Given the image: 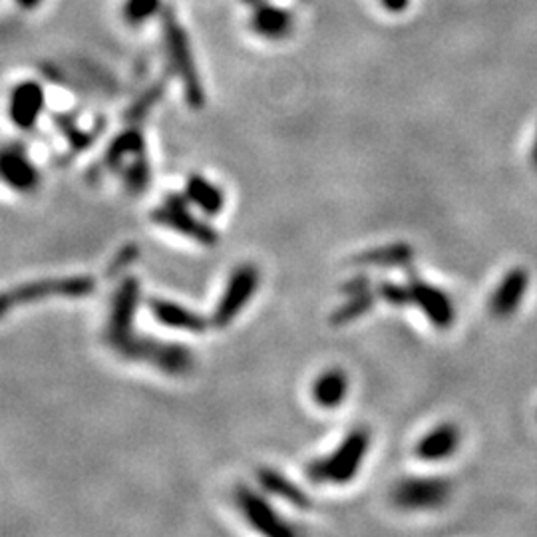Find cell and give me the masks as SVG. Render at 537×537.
<instances>
[{"instance_id": "6da1fadb", "label": "cell", "mask_w": 537, "mask_h": 537, "mask_svg": "<svg viewBox=\"0 0 537 537\" xmlns=\"http://www.w3.org/2000/svg\"><path fill=\"white\" fill-rule=\"evenodd\" d=\"M370 448V430L354 428L329 456H321L306 466V478L314 484H349L359 476Z\"/></svg>"}, {"instance_id": "7a4b0ae2", "label": "cell", "mask_w": 537, "mask_h": 537, "mask_svg": "<svg viewBox=\"0 0 537 537\" xmlns=\"http://www.w3.org/2000/svg\"><path fill=\"white\" fill-rule=\"evenodd\" d=\"M161 36H164V46L171 70L176 72L181 86H184L187 105L191 110H201L205 105L204 82H201L186 28L179 24L177 16L171 8L161 13Z\"/></svg>"}, {"instance_id": "3957f363", "label": "cell", "mask_w": 537, "mask_h": 537, "mask_svg": "<svg viewBox=\"0 0 537 537\" xmlns=\"http://www.w3.org/2000/svg\"><path fill=\"white\" fill-rule=\"evenodd\" d=\"M112 350L120 354L122 359L133 362H146L150 367L158 369L171 377H184L196 367V357L186 344L159 341L153 337L132 332L130 337L114 344Z\"/></svg>"}, {"instance_id": "277c9868", "label": "cell", "mask_w": 537, "mask_h": 537, "mask_svg": "<svg viewBox=\"0 0 537 537\" xmlns=\"http://www.w3.org/2000/svg\"><path fill=\"white\" fill-rule=\"evenodd\" d=\"M96 289V281L92 277L74 275L62 277V279H46L34 281L21 287H13L0 293V319L6 316L18 306H28L32 303H41L54 296H64V299H78V296L90 295Z\"/></svg>"}, {"instance_id": "5b68a950", "label": "cell", "mask_w": 537, "mask_h": 537, "mask_svg": "<svg viewBox=\"0 0 537 537\" xmlns=\"http://www.w3.org/2000/svg\"><path fill=\"white\" fill-rule=\"evenodd\" d=\"M151 222L205 247L219 243L217 229L191 214L189 199L184 194L166 196L161 205L151 211Z\"/></svg>"}, {"instance_id": "8992f818", "label": "cell", "mask_w": 537, "mask_h": 537, "mask_svg": "<svg viewBox=\"0 0 537 537\" xmlns=\"http://www.w3.org/2000/svg\"><path fill=\"white\" fill-rule=\"evenodd\" d=\"M259 281H261V275H259V268L253 263H241L233 268V273L229 275L225 289L222 293V299H219L214 316H211V324L215 329H225L232 324L239 313H241L245 306L251 303L259 289Z\"/></svg>"}, {"instance_id": "52a82bcc", "label": "cell", "mask_w": 537, "mask_h": 537, "mask_svg": "<svg viewBox=\"0 0 537 537\" xmlns=\"http://www.w3.org/2000/svg\"><path fill=\"white\" fill-rule=\"evenodd\" d=\"M452 496V482L446 478H405L392 490V502L405 512H432Z\"/></svg>"}, {"instance_id": "ba28073f", "label": "cell", "mask_w": 537, "mask_h": 537, "mask_svg": "<svg viewBox=\"0 0 537 537\" xmlns=\"http://www.w3.org/2000/svg\"><path fill=\"white\" fill-rule=\"evenodd\" d=\"M141 299V287L136 277H126L122 279L116 293L112 296L108 323L104 329V341L112 349L136 331V313Z\"/></svg>"}, {"instance_id": "9c48e42d", "label": "cell", "mask_w": 537, "mask_h": 537, "mask_svg": "<svg viewBox=\"0 0 537 537\" xmlns=\"http://www.w3.org/2000/svg\"><path fill=\"white\" fill-rule=\"evenodd\" d=\"M0 186L16 196H32L42 186V171L24 148H0Z\"/></svg>"}, {"instance_id": "30bf717a", "label": "cell", "mask_w": 537, "mask_h": 537, "mask_svg": "<svg viewBox=\"0 0 537 537\" xmlns=\"http://www.w3.org/2000/svg\"><path fill=\"white\" fill-rule=\"evenodd\" d=\"M408 285L412 293V305H416L426 316L428 323L440 331H448L456 323V306L452 299L414 271V267H408Z\"/></svg>"}, {"instance_id": "8fae6325", "label": "cell", "mask_w": 537, "mask_h": 537, "mask_svg": "<svg viewBox=\"0 0 537 537\" xmlns=\"http://www.w3.org/2000/svg\"><path fill=\"white\" fill-rule=\"evenodd\" d=\"M235 504L239 512L243 514L247 523L257 530L259 533L268 537H289L295 535L296 530L293 525L283 520V515L273 510V505L268 504L261 494H257L251 487L239 486L235 492Z\"/></svg>"}, {"instance_id": "7c38bea8", "label": "cell", "mask_w": 537, "mask_h": 537, "mask_svg": "<svg viewBox=\"0 0 537 537\" xmlns=\"http://www.w3.org/2000/svg\"><path fill=\"white\" fill-rule=\"evenodd\" d=\"M44 105L46 94L42 86L34 80L21 82L11 92V100H8V118H11L14 128L28 132L36 126L38 120H41Z\"/></svg>"}, {"instance_id": "4fadbf2b", "label": "cell", "mask_w": 537, "mask_h": 537, "mask_svg": "<svg viewBox=\"0 0 537 537\" xmlns=\"http://www.w3.org/2000/svg\"><path fill=\"white\" fill-rule=\"evenodd\" d=\"M251 8V31L265 41H285L295 31V16L267 0H243Z\"/></svg>"}, {"instance_id": "5bb4252c", "label": "cell", "mask_w": 537, "mask_h": 537, "mask_svg": "<svg viewBox=\"0 0 537 537\" xmlns=\"http://www.w3.org/2000/svg\"><path fill=\"white\" fill-rule=\"evenodd\" d=\"M530 287V273L523 267H514L504 275L500 285L496 287L490 299V313L494 319L505 321L514 316V313L520 309L523 296Z\"/></svg>"}, {"instance_id": "9a60e30c", "label": "cell", "mask_w": 537, "mask_h": 537, "mask_svg": "<svg viewBox=\"0 0 537 537\" xmlns=\"http://www.w3.org/2000/svg\"><path fill=\"white\" fill-rule=\"evenodd\" d=\"M460 444H462V432L452 422H442V424L434 426L430 432L422 436L414 446V456L420 462L438 464L444 460L452 458Z\"/></svg>"}, {"instance_id": "2e32d148", "label": "cell", "mask_w": 537, "mask_h": 537, "mask_svg": "<svg viewBox=\"0 0 537 537\" xmlns=\"http://www.w3.org/2000/svg\"><path fill=\"white\" fill-rule=\"evenodd\" d=\"M148 306H150V313L153 319L169 329L204 334L211 324V321H207L204 314L191 311V309H187V306L179 305V303L159 299V296H156V299H150Z\"/></svg>"}, {"instance_id": "e0dca14e", "label": "cell", "mask_w": 537, "mask_h": 537, "mask_svg": "<svg viewBox=\"0 0 537 537\" xmlns=\"http://www.w3.org/2000/svg\"><path fill=\"white\" fill-rule=\"evenodd\" d=\"M255 478H257L259 487H261L263 492L279 497V500H283L287 504H291L293 507H296V510H311V505H313L311 496L306 494L301 486H296L293 479L281 474L279 469L259 468Z\"/></svg>"}, {"instance_id": "ac0fdd59", "label": "cell", "mask_w": 537, "mask_h": 537, "mask_svg": "<svg viewBox=\"0 0 537 537\" xmlns=\"http://www.w3.org/2000/svg\"><path fill=\"white\" fill-rule=\"evenodd\" d=\"M349 396V374L342 369H327L316 377L313 385V400L316 406L324 410H334Z\"/></svg>"}, {"instance_id": "d6986e66", "label": "cell", "mask_w": 537, "mask_h": 537, "mask_svg": "<svg viewBox=\"0 0 537 537\" xmlns=\"http://www.w3.org/2000/svg\"><path fill=\"white\" fill-rule=\"evenodd\" d=\"M414 247L405 241L387 243L380 247L367 249V251L359 253L354 257V265L359 267H380V268H396L405 267L408 268L414 263Z\"/></svg>"}, {"instance_id": "ffe728a7", "label": "cell", "mask_w": 537, "mask_h": 537, "mask_svg": "<svg viewBox=\"0 0 537 537\" xmlns=\"http://www.w3.org/2000/svg\"><path fill=\"white\" fill-rule=\"evenodd\" d=\"M186 197L191 205L199 207L207 217H217L225 207V194L214 181L191 174L186 181Z\"/></svg>"}, {"instance_id": "44dd1931", "label": "cell", "mask_w": 537, "mask_h": 537, "mask_svg": "<svg viewBox=\"0 0 537 537\" xmlns=\"http://www.w3.org/2000/svg\"><path fill=\"white\" fill-rule=\"evenodd\" d=\"M146 153V140H143V133L132 126L128 130H123L120 136L110 143L108 151H105V166H108L112 171H118L126 166L128 158H138Z\"/></svg>"}, {"instance_id": "7402d4cb", "label": "cell", "mask_w": 537, "mask_h": 537, "mask_svg": "<svg viewBox=\"0 0 537 537\" xmlns=\"http://www.w3.org/2000/svg\"><path fill=\"white\" fill-rule=\"evenodd\" d=\"M377 299H378V295L372 289L367 293L347 296V301L341 303L337 309L331 313V324H334V327H342V324L359 321L360 316H364L372 309Z\"/></svg>"}, {"instance_id": "603a6c76", "label": "cell", "mask_w": 537, "mask_h": 537, "mask_svg": "<svg viewBox=\"0 0 537 537\" xmlns=\"http://www.w3.org/2000/svg\"><path fill=\"white\" fill-rule=\"evenodd\" d=\"M120 174H122L123 184H126L130 194H141V191L148 187L150 179H151V168H150L146 153H143V156L133 158L130 164L122 168Z\"/></svg>"}, {"instance_id": "cb8c5ba5", "label": "cell", "mask_w": 537, "mask_h": 537, "mask_svg": "<svg viewBox=\"0 0 537 537\" xmlns=\"http://www.w3.org/2000/svg\"><path fill=\"white\" fill-rule=\"evenodd\" d=\"M122 11L123 21L132 26H140L161 11V0H126Z\"/></svg>"}, {"instance_id": "d4e9b609", "label": "cell", "mask_w": 537, "mask_h": 537, "mask_svg": "<svg viewBox=\"0 0 537 537\" xmlns=\"http://www.w3.org/2000/svg\"><path fill=\"white\" fill-rule=\"evenodd\" d=\"M377 295L378 299L392 306H406L412 305V293H410V285H402L395 281H380L377 287Z\"/></svg>"}, {"instance_id": "484cf974", "label": "cell", "mask_w": 537, "mask_h": 537, "mask_svg": "<svg viewBox=\"0 0 537 537\" xmlns=\"http://www.w3.org/2000/svg\"><path fill=\"white\" fill-rule=\"evenodd\" d=\"M159 98H161V86H156V88H151V90H148L146 94H143L140 98V102L133 104L130 114H128L132 123H136L140 118L146 116V114L150 112V108H153V104H156Z\"/></svg>"}, {"instance_id": "4316f807", "label": "cell", "mask_w": 537, "mask_h": 537, "mask_svg": "<svg viewBox=\"0 0 537 537\" xmlns=\"http://www.w3.org/2000/svg\"><path fill=\"white\" fill-rule=\"evenodd\" d=\"M372 289V281L367 273H357L350 279L344 281L341 285V293L344 296H350V295H359V293H367Z\"/></svg>"}, {"instance_id": "83f0119b", "label": "cell", "mask_w": 537, "mask_h": 537, "mask_svg": "<svg viewBox=\"0 0 537 537\" xmlns=\"http://www.w3.org/2000/svg\"><path fill=\"white\" fill-rule=\"evenodd\" d=\"M380 3H382V6L387 8L388 13L398 14V13H405L406 11L408 5H410V0H380Z\"/></svg>"}, {"instance_id": "f1b7e54d", "label": "cell", "mask_w": 537, "mask_h": 537, "mask_svg": "<svg viewBox=\"0 0 537 537\" xmlns=\"http://www.w3.org/2000/svg\"><path fill=\"white\" fill-rule=\"evenodd\" d=\"M18 5H21L23 8H34L42 3V0H16Z\"/></svg>"}, {"instance_id": "f546056e", "label": "cell", "mask_w": 537, "mask_h": 537, "mask_svg": "<svg viewBox=\"0 0 537 537\" xmlns=\"http://www.w3.org/2000/svg\"><path fill=\"white\" fill-rule=\"evenodd\" d=\"M532 164L537 169V132H535V140H533V148H532Z\"/></svg>"}]
</instances>
